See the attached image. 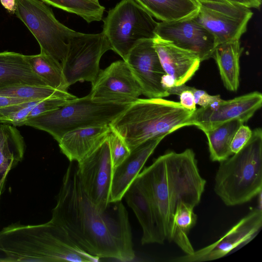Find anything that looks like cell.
<instances>
[{
	"label": "cell",
	"mask_w": 262,
	"mask_h": 262,
	"mask_svg": "<svg viewBox=\"0 0 262 262\" xmlns=\"http://www.w3.org/2000/svg\"><path fill=\"white\" fill-rule=\"evenodd\" d=\"M51 220L92 255L121 261L135 257L128 213L122 201L111 202L104 209L95 205L85 194L73 162L63 176Z\"/></svg>",
	"instance_id": "obj_1"
},
{
	"label": "cell",
	"mask_w": 262,
	"mask_h": 262,
	"mask_svg": "<svg viewBox=\"0 0 262 262\" xmlns=\"http://www.w3.org/2000/svg\"><path fill=\"white\" fill-rule=\"evenodd\" d=\"M135 180L147 195L162 241L172 242L173 219L180 202L194 207L200 202L206 185L195 155L187 148L181 152L170 151L145 167Z\"/></svg>",
	"instance_id": "obj_2"
},
{
	"label": "cell",
	"mask_w": 262,
	"mask_h": 262,
	"mask_svg": "<svg viewBox=\"0 0 262 262\" xmlns=\"http://www.w3.org/2000/svg\"><path fill=\"white\" fill-rule=\"evenodd\" d=\"M3 261L97 262L100 258L80 248L65 229L51 219L45 223H15L0 231Z\"/></svg>",
	"instance_id": "obj_3"
},
{
	"label": "cell",
	"mask_w": 262,
	"mask_h": 262,
	"mask_svg": "<svg viewBox=\"0 0 262 262\" xmlns=\"http://www.w3.org/2000/svg\"><path fill=\"white\" fill-rule=\"evenodd\" d=\"M193 112L180 102L162 98H138L109 125L131 151L148 139L166 136L185 127Z\"/></svg>",
	"instance_id": "obj_4"
},
{
	"label": "cell",
	"mask_w": 262,
	"mask_h": 262,
	"mask_svg": "<svg viewBox=\"0 0 262 262\" xmlns=\"http://www.w3.org/2000/svg\"><path fill=\"white\" fill-rule=\"evenodd\" d=\"M214 190L228 206L250 201L262 190V130L256 128L238 151L220 162Z\"/></svg>",
	"instance_id": "obj_5"
},
{
	"label": "cell",
	"mask_w": 262,
	"mask_h": 262,
	"mask_svg": "<svg viewBox=\"0 0 262 262\" xmlns=\"http://www.w3.org/2000/svg\"><path fill=\"white\" fill-rule=\"evenodd\" d=\"M129 105L95 102L89 94L72 100L58 109L27 120L23 125L46 132L58 142L69 131L109 125Z\"/></svg>",
	"instance_id": "obj_6"
},
{
	"label": "cell",
	"mask_w": 262,
	"mask_h": 262,
	"mask_svg": "<svg viewBox=\"0 0 262 262\" xmlns=\"http://www.w3.org/2000/svg\"><path fill=\"white\" fill-rule=\"evenodd\" d=\"M158 24L135 0H121L107 12L102 32L124 60L138 42L156 36Z\"/></svg>",
	"instance_id": "obj_7"
},
{
	"label": "cell",
	"mask_w": 262,
	"mask_h": 262,
	"mask_svg": "<svg viewBox=\"0 0 262 262\" xmlns=\"http://www.w3.org/2000/svg\"><path fill=\"white\" fill-rule=\"evenodd\" d=\"M16 16L38 42L40 52L60 63L64 59L69 39L77 32L60 23L52 10L41 0H16Z\"/></svg>",
	"instance_id": "obj_8"
},
{
	"label": "cell",
	"mask_w": 262,
	"mask_h": 262,
	"mask_svg": "<svg viewBox=\"0 0 262 262\" xmlns=\"http://www.w3.org/2000/svg\"><path fill=\"white\" fill-rule=\"evenodd\" d=\"M64 59L61 62L69 87L78 81H95L100 69L102 56L112 50L105 35L101 32L86 34L78 32L71 37Z\"/></svg>",
	"instance_id": "obj_9"
},
{
	"label": "cell",
	"mask_w": 262,
	"mask_h": 262,
	"mask_svg": "<svg viewBox=\"0 0 262 262\" xmlns=\"http://www.w3.org/2000/svg\"><path fill=\"white\" fill-rule=\"evenodd\" d=\"M198 4L199 11L194 18L214 36L216 46L239 40L253 14L250 8L238 4Z\"/></svg>",
	"instance_id": "obj_10"
},
{
	"label": "cell",
	"mask_w": 262,
	"mask_h": 262,
	"mask_svg": "<svg viewBox=\"0 0 262 262\" xmlns=\"http://www.w3.org/2000/svg\"><path fill=\"white\" fill-rule=\"evenodd\" d=\"M113 171L107 139L77 162L81 185L88 198L100 209H105L110 203Z\"/></svg>",
	"instance_id": "obj_11"
},
{
	"label": "cell",
	"mask_w": 262,
	"mask_h": 262,
	"mask_svg": "<svg viewBox=\"0 0 262 262\" xmlns=\"http://www.w3.org/2000/svg\"><path fill=\"white\" fill-rule=\"evenodd\" d=\"M262 227L261 207L251 210L223 236L214 243L191 254H185L169 260L173 262H202L222 258L253 239Z\"/></svg>",
	"instance_id": "obj_12"
},
{
	"label": "cell",
	"mask_w": 262,
	"mask_h": 262,
	"mask_svg": "<svg viewBox=\"0 0 262 262\" xmlns=\"http://www.w3.org/2000/svg\"><path fill=\"white\" fill-rule=\"evenodd\" d=\"M262 104V95L258 92L249 93L233 99H222L208 106L196 108L185 123L195 126L204 133L233 119L247 122Z\"/></svg>",
	"instance_id": "obj_13"
},
{
	"label": "cell",
	"mask_w": 262,
	"mask_h": 262,
	"mask_svg": "<svg viewBox=\"0 0 262 262\" xmlns=\"http://www.w3.org/2000/svg\"><path fill=\"white\" fill-rule=\"evenodd\" d=\"M89 95L95 102L130 104L142 94L141 88L124 60L101 70Z\"/></svg>",
	"instance_id": "obj_14"
},
{
	"label": "cell",
	"mask_w": 262,
	"mask_h": 262,
	"mask_svg": "<svg viewBox=\"0 0 262 262\" xmlns=\"http://www.w3.org/2000/svg\"><path fill=\"white\" fill-rule=\"evenodd\" d=\"M153 39L138 42L124 61L140 85L143 95L148 98H163L169 95L161 83L166 73L154 47Z\"/></svg>",
	"instance_id": "obj_15"
},
{
	"label": "cell",
	"mask_w": 262,
	"mask_h": 262,
	"mask_svg": "<svg viewBox=\"0 0 262 262\" xmlns=\"http://www.w3.org/2000/svg\"><path fill=\"white\" fill-rule=\"evenodd\" d=\"M156 36L196 54L201 61L209 59L216 47L214 36L194 17L158 23Z\"/></svg>",
	"instance_id": "obj_16"
},
{
	"label": "cell",
	"mask_w": 262,
	"mask_h": 262,
	"mask_svg": "<svg viewBox=\"0 0 262 262\" xmlns=\"http://www.w3.org/2000/svg\"><path fill=\"white\" fill-rule=\"evenodd\" d=\"M165 136L151 138L130 151L129 155L113 171L110 202L121 201L146 162Z\"/></svg>",
	"instance_id": "obj_17"
},
{
	"label": "cell",
	"mask_w": 262,
	"mask_h": 262,
	"mask_svg": "<svg viewBox=\"0 0 262 262\" xmlns=\"http://www.w3.org/2000/svg\"><path fill=\"white\" fill-rule=\"evenodd\" d=\"M153 43L163 70L174 79L175 85L185 84L199 69L201 61L194 53L157 36Z\"/></svg>",
	"instance_id": "obj_18"
},
{
	"label": "cell",
	"mask_w": 262,
	"mask_h": 262,
	"mask_svg": "<svg viewBox=\"0 0 262 262\" xmlns=\"http://www.w3.org/2000/svg\"><path fill=\"white\" fill-rule=\"evenodd\" d=\"M111 132L109 125L81 127L66 133L58 143L70 162H78L102 144Z\"/></svg>",
	"instance_id": "obj_19"
},
{
	"label": "cell",
	"mask_w": 262,
	"mask_h": 262,
	"mask_svg": "<svg viewBox=\"0 0 262 262\" xmlns=\"http://www.w3.org/2000/svg\"><path fill=\"white\" fill-rule=\"evenodd\" d=\"M124 197L134 212L142 228V245L163 244L157 225L154 211L145 192L135 180L126 190Z\"/></svg>",
	"instance_id": "obj_20"
},
{
	"label": "cell",
	"mask_w": 262,
	"mask_h": 262,
	"mask_svg": "<svg viewBox=\"0 0 262 262\" xmlns=\"http://www.w3.org/2000/svg\"><path fill=\"white\" fill-rule=\"evenodd\" d=\"M16 85L48 86L33 71L25 55L0 52V89Z\"/></svg>",
	"instance_id": "obj_21"
},
{
	"label": "cell",
	"mask_w": 262,
	"mask_h": 262,
	"mask_svg": "<svg viewBox=\"0 0 262 262\" xmlns=\"http://www.w3.org/2000/svg\"><path fill=\"white\" fill-rule=\"evenodd\" d=\"M24 139L15 126L0 123V191L4 190L9 172L24 156Z\"/></svg>",
	"instance_id": "obj_22"
},
{
	"label": "cell",
	"mask_w": 262,
	"mask_h": 262,
	"mask_svg": "<svg viewBox=\"0 0 262 262\" xmlns=\"http://www.w3.org/2000/svg\"><path fill=\"white\" fill-rule=\"evenodd\" d=\"M243 50L239 40H236L217 46L212 55L225 87L231 92H236L239 86V58Z\"/></svg>",
	"instance_id": "obj_23"
},
{
	"label": "cell",
	"mask_w": 262,
	"mask_h": 262,
	"mask_svg": "<svg viewBox=\"0 0 262 262\" xmlns=\"http://www.w3.org/2000/svg\"><path fill=\"white\" fill-rule=\"evenodd\" d=\"M152 17L172 22L194 17L199 9L194 0H135Z\"/></svg>",
	"instance_id": "obj_24"
},
{
	"label": "cell",
	"mask_w": 262,
	"mask_h": 262,
	"mask_svg": "<svg viewBox=\"0 0 262 262\" xmlns=\"http://www.w3.org/2000/svg\"><path fill=\"white\" fill-rule=\"evenodd\" d=\"M33 71L48 86L67 91L69 88L61 63L51 56L40 52L39 54L25 55Z\"/></svg>",
	"instance_id": "obj_25"
},
{
	"label": "cell",
	"mask_w": 262,
	"mask_h": 262,
	"mask_svg": "<svg viewBox=\"0 0 262 262\" xmlns=\"http://www.w3.org/2000/svg\"><path fill=\"white\" fill-rule=\"evenodd\" d=\"M244 123L238 119L225 122L207 131L210 158L213 162H221L232 155L230 146L236 130Z\"/></svg>",
	"instance_id": "obj_26"
},
{
	"label": "cell",
	"mask_w": 262,
	"mask_h": 262,
	"mask_svg": "<svg viewBox=\"0 0 262 262\" xmlns=\"http://www.w3.org/2000/svg\"><path fill=\"white\" fill-rule=\"evenodd\" d=\"M194 208L188 203L180 202L177 206L173 219L172 241L188 255L195 251L188 237L189 231L197 221Z\"/></svg>",
	"instance_id": "obj_27"
},
{
	"label": "cell",
	"mask_w": 262,
	"mask_h": 262,
	"mask_svg": "<svg viewBox=\"0 0 262 262\" xmlns=\"http://www.w3.org/2000/svg\"><path fill=\"white\" fill-rule=\"evenodd\" d=\"M0 95L31 100H43L59 97L73 100L76 96L68 92L48 86L16 85L0 89Z\"/></svg>",
	"instance_id": "obj_28"
},
{
	"label": "cell",
	"mask_w": 262,
	"mask_h": 262,
	"mask_svg": "<svg viewBox=\"0 0 262 262\" xmlns=\"http://www.w3.org/2000/svg\"><path fill=\"white\" fill-rule=\"evenodd\" d=\"M68 12L82 17L88 23L102 20L105 7L91 0H41Z\"/></svg>",
	"instance_id": "obj_29"
},
{
	"label": "cell",
	"mask_w": 262,
	"mask_h": 262,
	"mask_svg": "<svg viewBox=\"0 0 262 262\" xmlns=\"http://www.w3.org/2000/svg\"><path fill=\"white\" fill-rule=\"evenodd\" d=\"M107 141L114 169L129 155L130 150L122 138L112 129Z\"/></svg>",
	"instance_id": "obj_30"
},
{
	"label": "cell",
	"mask_w": 262,
	"mask_h": 262,
	"mask_svg": "<svg viewBox=\"0 0 262 262\" xmlns=\"http://www.w3.org/2000/svg\"><path fill=\"white\" fill-rule=\"evenodd\" d=\"M71 100H72L59 97H52L42 100L31 110L25 121L58 109Z\"/></svg>",
	"instance_id": "obj_31"
},
{
	"label": "cell",
	"mask_w": 262,
	"mask_h": 262,
	"mask_svg": "<svg viewBox=\"0 0 262 262\" xmlns=\"http://www.w3.org/2000/svg\"><path fill=\"white\" fill-rule=\"evenodd\" d=\"M252 135L249 126L242 124L236 130L232 139L230 148L232 155L238 151L247 143Z\"/></svg>",
	"instance_id": "obj_32"
},
{
	"label": "cell",
	"mask_w": 262,
	"mask_h": 262,
	"mask_svg": "<svg viewBox=\"0 0 262 262\" xmlns=\"http://www.w3.org/2000/svg\"><path fill=\"white\" fill-rule=\"evenodd\" d=\"M191 91L195 104L202 107L208 106L221 99L220 95H210L205 91L194 88H193Z\"/></svg>",
	"instance_id": "obj_33"
},
{
	"label": "cell",
	"mask_w": 262,
	"mask_h": 262,
	"mask_svg": "<svg viewBox=\"0 0 262 262\" xmlns=\"http://www.w3.org/2000/svg\"><path fill=\"white\" fill-rule=\"evenodd\" d=\"M198 4L213 2L238 4L246 6L249 8H259L261 0H194Z\"/></svg>",
	"instance_id": "obj_34"
},
{
	"label": "cell",
	"mask_w": 262,
	"mask_h": 262,
	"mask_svg": "<svg viewBox=\"0 0 262 262\" xmlns=\"http://www.w3.org/2000/svg\"><path fill=\"white\" fill-rule=\"evenodd\" d=\"M193 87L191 90L184 91L179 95L181 105L190 111H194L196 109L194 96L191 91Z\"/></svg>",
	"instance_id": "obj_35"
},
{
	"label": "cell",
	"mask_w": 262,
	"mask_h": 262,
	"mask_svg": "<svg viewBox=\"0 0 262 262\" xmlns=\"http://www.w3.org/2000/svg\"><path fill=\"white\" fill-rule=\"evenodd\" d=\"M30 100H32L0 95V108L11 104L22 103Z\"/></svg>",
	"instance_id": "obj_36"
},
{
	"label": "cell",
	"mask_w": 262,
	"mask_h": 262,
	"mask_svg": "<svg viewBox=\"0 0 262 262\" xmlns=\"http://www.w3.org/2000/svg\"><path fill=\"white\" fill-rule=\"evenodd\" d=\"M192 87L183 84L180 85H174L166 89L169 95H179L182 92L186 90H189Z\"/></svg>",
	"instance_id": "obj_37"
},
{
	"label": "cell",
	"mask_w": 262,
	"mask_h": 262,
	"mask_svg": "<svg viewBox=\"0 0 262 262\" xmlns=\"http://www.w3.org/2000/svg\"><path fill=\"white\" fill-rule=\"evenodd\" d=\"M0 2L9 13L15 14L17 7L16 0H0Z\"/></svg>",
	"instance_id": "obj_38"
},
{
	"label": "cell",
	"mask_w": 262,
	"mask_h": 262,
	"mask_svg": "<svg viewBox=\"0 0 262 262\" xmlns=\"http://www.w3.org/2000/svg\"><path fill=\"white\" fill-rule=\"evenodd\" d=\"M161 83L163 87L167 89L175 85L174 79L170 76L165 74L162 76Z\"/></svg>",
	"instance_id": "obj_39"
},
{
	"label": "cell",
	"mask_w": 262,
	"mask_h": 262,
	"mask_svg": "<svg viewBox=\"0 0 262 262\" xmlns=\"http://www.w3.org/2000/svg\"><path fill=\"white\" fill-rule=\"evenodd\" d=\"M91 1L99 3V0H91Z\"/></svg>",
	"instance_id": "obj_40"
},
{
	"label": "cell",
	"mask_w": 262,
	"mask_h": 262,
	"mask_svg": "<svg viewBox=\"0 0 262 262\" xmlns=\"http://www.w3.org/2000/svg\"><path fill=\"white\" fill-rule=\"evenodd\" d=\"M0 261H3V258H0Z\"/></svg>",
	"instance_id": "obj_41"
},
{
	"label": "cell",
	"mask_w": 262,
	"mask_h": 262,
	"mask_svg": "<svg viewBox=\"0 0 262 262\" xmlns=\"http://www.w3.org/2000/svg\"><path fill=\"white\" fill-rule=\"evenodd\" d=\"M2 193V192L0 191V198H1V196Z\"/></svg>",
	"instance_id": "obj_42"
}]
</instances>
